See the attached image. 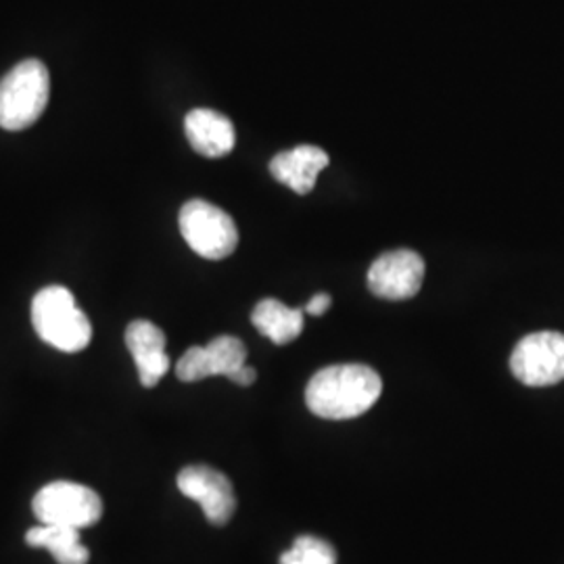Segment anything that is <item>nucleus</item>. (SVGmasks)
Returning a JSON list of instances; mask_svg holds the SVG:
<instances>
[{
    "mask_svg": "<svg viewBox=\"0 0 564 564\" xmlns=\"http://www.w3.org/2000/svg\"><path fill=\"white\" fill-rule=\"evenodd\" d=\"M381 391L383 381L370 366L335 364L312 377L305 389V403L321 419L349 421L379 402Z\"/></svg>",
    "mask_w": 564,
    "mask_h": 564,
    "instance_id": "f257e3e1",
    "label": "nucleus"
},
{
    "mask_svg": "<svg viewBox=\"0 0 564 564\" xmlns=\"http://www.w3.org/2000/svg\"><path fill=\"white\" fill-rule=\"evenodd\" d=\"M32 324L42 341L65 354H78L93 339L88 316L78 307L72 291L59 284L36 293L32 302Z\"/></svg>",
    "mask_w": 564,
    "mask_h": 564,
    "instance_id": "f03ea898",
    "label": "nucleus"
},
{
    "mask_svg": "<svg viewBox=\"0 0 564 564\" xmlns=\"http://www.w3.org/2000/svg\"><path fill=\"white\" fill-rule=\"evenodd\" d=\"M51 99V76L39 59L21 61L0 80V128L9 132L34 126Z\"/></svg>",
    "mask_w": 564,
    "mask_h": 564,
    "instance_id": "7ed1b4c3",
    "label": "nucleus"
},
{
    "mask_svg": "<svg viewBox=\"0 0 564 564\" xmlns=\"http://www.w3.org/2000/svg\"><path fill=\"white\" fill-rule=\"evenodd\" d=\"M186 245L205 260H224L239 245V230L223 207L193 199L184 203L178 216Z\"/></svg>",
    "mask_w": 564,
    "mask_h": 564,
    "instance_id": "20e7f679",
    "label": "nucleus"
},
{
    "mask_svg": "<svg viewBox=\"0 0 564 564\" xmlns=\"http://www.w3.org/2000/svg\"><path fill=\"white\" fill-rule=\"evenodd\" d=\"M32 508L42 524L74 527L80 531L99 523L102 517L99 494L86 485L72 481H55L42 487Z\"/></svg>",
    "mask_w": 564,
    "mask_h": 564,
    "instance_id": "39448f33",
    "label": "nucleus"
},
{
    "mask_svg": "<svg viewBox=\"0 0 564 564\" xmlns=\"http://www.w3.org/2000/svg\"><path fill=\"white\" fill-rule=\"evenodd\" d=\"M510 370L527 387H550L564 381V335L542 330L519 341L510 358Z\"/></svg>",
    "mask_w": 564,
    "mask_h": 564,
    "instance_id": "423d86ee",
    "label": "nucleus"
},
{
    "mask_svg": "<svg viewBox=\"0 0 564 564\" xmlns=\"http://www.w3.org/2000/svg\"><path fill=\"white\" fill-rule=\"evenodd\" d=\"M182 496L202 506L205 519L216 527L228 523L237 510V498L228 477L205 464L182 468L178 475Z\"/></svg>",
    "mask_w": 564,
    "mask_h": 564,
    "instance_id": "0eeeda50",
    "label": "nucleus"
},
{
    "mask_svg": "<svg viewBox=\"0 0 564 564\" xmlns=\"http://www.w3.org/2000/svg\"><path fill=\"white\" fill-rule=\"evenodd\" d=\"M424 279V260L410 249L383 253L368 270V289L389 302L414 297Z\"/></svg>",
    "mask_w": 564,
    "mask_h": 564,
    "instance_id": "6e6552de",
    "label": "nucleus"
},
{
    "mask_svg": "<svg viewBox=\"0 0 564 564\" xmlns=\"http://www.w3.org/2000/svg\"><path fill=\"white\" fill-rule=\"evenodd\" d=\"M247 349L245 343L237 337L223 335L205 347H191L176 364V377L184 383L203 381L207 377H232L245 366Z\"/></svg>",
    "mask_w": 564,
    "mask_h": 564,
    "instance_id": "1a4fd4ad",
    "label": "nucleus"
},
{
    "mask_svg": "<svg viewBox=\"0 0 564 564\" xmlns=\"http://www.w3.org/2000/svg\"><path fill=\"white\" fill-rule=\"evenodd\" d=\"M126 345L139 368L142 387L151 389L160 383L170 370V356L165 354L162 328L149 321H134L126 328Z\"/></svg>",
    "mask_w": 564,
    "mask_h": 564,
    "instance_id": "9d476101",
    "label": "nucleus"
},
{
    "mask_svg": "<svg viewBox=\"0 0 564 564\" xmlns=\"http://www.w3.org/2000/svg\"><path fill=\"white\" fill-rule=\"evenodd\" d=\"M184 132L191 147L209 160L228 155L237 142L232 121L214 109H193L184 118Z\"/></svg>",
    "mask_w": 564,
    "mask_h": 564,
    "instance_id": "9b49d317",
    "label": "nucleus"
},
{
    "mask_svg": "<svg viewBox=\"0 0 564 564\" xmlns=\"http://www.w3.org/2000/svg\"><path fill=\"white\" fill-rule=\"evenodd\" d=\"M328 162L330 160L321 147L300 144L291 151L279 153L270 162V174L289 188H293L297 195H307Z\"/></svg>",
    "mask_w": 564,
    "mask_h": 564,
    "instance_id": "f8f14e48",
    "label": "nucleus"
},
{
    "mask_svg": "<svg viewBox=\"0 0 564 564\" xmlns=\"http://www.w3.org/2000/svg\"><path fill=\"white\" fill-rule=\"evenodd\" d=\"M25 544L48 550L59 564H86L90 558L88 547L82 544L80 529L74 527L41 523L25 533Z\"/></svg>",
    "mask_w": 564,
    "mask_h": 564,
    "instance_id": "ddd939ff",
    "label": "nucleus"
},
{
    "mask_svg": "<svg viewBox=\"0 0 564 564\" xmlns=\"http://www.w3.org/2000/svg\"><path fill=\"white\" fill-rule=\"evenodd\" d=\"M251 323L270 341L286 345L302 335L305 321L300 307H286L279 300H262L251 314Z\"/></svg>",
    "mask_w": 564,
    "mask_h": 564,
    "instance_id": "4468645a",
    "label": "nucleus"
},
{
    "mask_svg": "<svg viewBox=\"0 0 564 564\" xmlns=\"http://www.w3.org/2000/svg\"><path fill=\"white\" fill-rule=\"evenodd\" d=\"M281 564H337V552L321 538L302 535L282 554Z\"/></svg>",
    "mask_w": 564,
    "mask_h": 564,
    "instance_id": "2eb2a0df",
    "label": "nucleus"
},
{
    "mask_svg": "<svg viewBox=\"0 0 564 564\" xmlns=\"http://www.w3.org/2000/svg\"><path fill=\"white\" fill-rule=\"evenodd\" d=\"M330 295H326V293H318V295H314L310 303L305 305V312L307 314H312V316H323L324 312L330 307Z\"/></svg>",
    "mask_w": 564,
    "mask_h": 564,
    "instance_id": "dca6fc26",
    "label": "nucleus"
},
{
    "mask_svg": "<svg viewBox=\"0 0 564 564\" xmlns=\"http://www.w3.org/2000/svg\"><path fill=\"white\" fill-rule=\"evenodd\" d=\"M256 379H258V372L251 366H247V364L230 377L232 383L241 384V387H249V384L256 383Z\"/></svg>",
    "mask_w": 564,
    "mask_h": 564,
    "instance_id": "f3484780",
    "label": "nucleus"
}]
</instances>
